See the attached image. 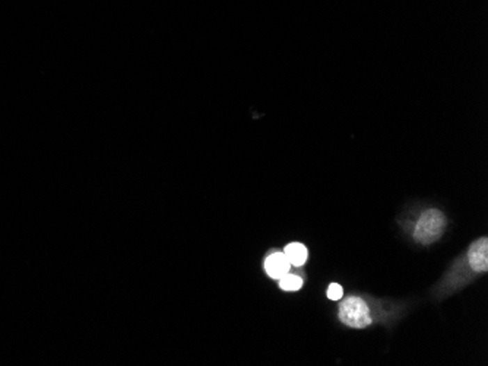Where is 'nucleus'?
Wrapping results in <instances>:
<instances>
[{"mask_svg": "<svg viewBox=\"0 0 488 366\" xmlns=\"http://www.w3.org/2000/svg\"><path fill=\"white\" fill-rule=\"evenodd\" d=\"M339 319L351 328H365L373 323L368 305L360 297H349L339 305Z\"/></svg>", "mask_w": 488, "mask_h": 366, "instance_id": "f03ea898", "label": "nucleus"}, {"mask_svg": "<svg viewBox=\"0 0 488 366\" xmlns=\"http://www.w3.org/2000/svg\"><path fill=\"white\" fill-rule=\"evenodd\" d=\"M446 229V217L440 210H425L414 229V238L423 245H430L436 242Z\"/></svg>", "mask_w": 488, "mask_h": 366, "instance_id": "f257e3e1", "label": "nucleus"}, {"mask_svg": "<svg viewBox=\"0 0 488 366\" xmlns=\"http://www.w3.org/2000/svg\"><path fill=\"white\" fill-rule=\"evenodd\" d=\"M328 298L331 299V301H339V299H341L343 298V295H344V289H343V286L341 285H339V283H332L329 288H328Z\"/></svg>", "mask_w": 488, "mask_h": 366, "instance_id": "0eeeda50", "label": "nucleus"}, {"mask_svg": "<svg viewBox=\"0 0 488 366\" xmlns=\"http://www.w3.org/2000/svg\"><path fill=\"white\" fill-rule=\"evenodd\" d=\"M468 263L474 272L485 273L488 270V240L481 238L469 247Z\"/></svg>", "mask_w": 488, "mask_h": 366, "instance_id": "7ed1b4c3", "label": "nucleus"}, {"mask_svg": "<svg viewBox=\"0 0 488 366\" xmlns=\"http://www.w3.org/2000/svg\"><path fill=\"white\" fill-rule=\"evenodd\" d=\"M285 257L288 258L290 261V265L294 266V267H301L306 265V261H307V257H308V253H307V248L300 244V242H292V244H288L285 247V251H284Z\"/></svg>", "mask_w": 488, "mask_h": 366, "instance_id": "39448f33", "label": "nucleus"}, {"mask_svg": "<svg viewBox=\"0 0 488 366\" xmlns=\"http://www.w3.org/2000/svg\"><path fill=\"white\" fill-rule=\"evenodd\" d=\"M291 265L284 253H274L265 261V270L272 279L279 281L284 274L290 273Z\"/></svg>", "mask_w": 488, "mask_h": 366, "instance_id": "20e7f679", "label": "nucleus"}, {"mask_svg": "<svg viewBox=\"0 0 488 366\" xmlns=\"http://www.w3.org/2000/svg\"><path fill=\"white\" fill-rule=\"evenodd\" d=\"M303 286V279L297 274L287 273L279 279V288L287 292H295L300 290Z\"/></svg>", "mask_w": 488, "mask_h": 366, "instance_id": "423d86ee", "label": "nucleus"}]
</instances>
